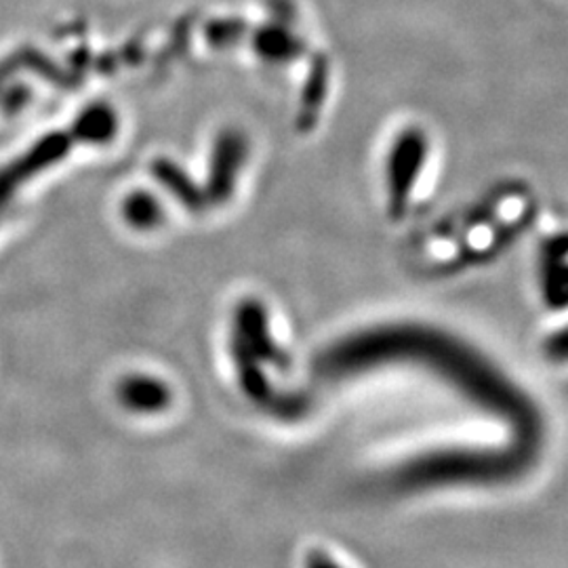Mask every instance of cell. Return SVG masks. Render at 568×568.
<instances>
[{
	"mask_svg": "<svg viewBox=\"0 0 568 568\" xmlns=\"http://www.w3.org/2000/svg\"><path fill=\"white\" fill-rule=\"evenodd\" d=\"M244 159V145L239 138L230 135L224 143L217 145V154L213 161V175H211V199L225 201L232 194L236 173L241 171Z\"/></svg>",
	"mask_w": 568,
	"mask_h": 568,
	"instance_id": "3957f363",
	"label": "cell"
},
{
	"mask_svg": "<svg viewBox=\"0 0 568 568\" xmlns=\"http://www.w3.org/2000/svg\"><path fill=\"white\" fill-rule=\"evenodd\" d=\"M154 173H156L159 180H163L164 185H166L173 194H178V199H180L187 209H201V206H203L204 201H206L203 196V192L185 178L183 171L175 169L173 164L166 163V161H159V163L154 164Z\"/></svg>",
	"mask_w": 568,
	"mask_h": 568,
	"instance_id": "277c9868",
	"label": "cell"
},
{
	"mask_svg": "<svg viewBox=\"0 0 568 568\" xmlns=\"http://www.w3.org/2000/svg\"><path fill=\"white\" fill-rule=\"evenodd\" d=\"M124 220L135 227H154L163 220V204L159 203L150 192H133L122 206Z\"/></svg>",
	"mask_w": 568,
	"mask_h": 568,
	"instance_id": "5b68a950",
	"label": "cell"
},
{
	"mask_svg": "<svg viewBox=\"0 0 568 568\" xmlns=\"http://www.w3.org/2000/svg\"><path fill=\"white\" fill-rule=\"evenodd\" d=\"M434 143L426 126L406 124L387 142L382 164V199L387 220L403 224L427 203L434 182Z\"/></svg>",
	"mask_w": 568,
	"mask_h": 568,
	"instance_id": "6da1fadb",
	"label": "cell"
},
{
	"mask_svg": "<svg viewBox=\"0 0 568 568\" xmlns=\"http://www.w3.org/2000/svg\"><path fill=\"white\" fill-rule=\"evenodd\" d=\"M558 323L544 333L541 354L549 365L568 368V312L554 314Z\"/></svg>",
	"mask_w": 568,
	"mask_h": 568,
	"instance_id": "8992f818",
	"label": "cell"
},
{
	"mask_svg": "<svg viewBox=\"0 0 568 568\" xmlns=\"http://www.w3.org/2000/svg\"><path fill=\"white\" fill-rule=\"evenodd\" d=\"M119 398L124 406L138 413H159L171 405V389L164 382L150 375H131L122 379Z\"/></svg>",
	"mask_w": 568,
	"mask_h": 568,
	"instance_id": "7a4b0ae2",
	"label": "cell"
}]
</instances>
